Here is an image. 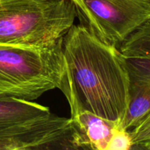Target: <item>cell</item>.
Returning <instances> with one entry per match:
<instances>
[{
	"label": "cell",
	"instance_id": "7",
	"mask_svg": "<svg viewBox=\"0 0 150 150\" xmlns=\"http://www.w3.org/2000/svg\"><path fill=\"white\" fill-rule=\"evenodd\" d=\"M120 50L126 58L150 57V21L130 35Z\"/></svg>",
	"mask_w": 150,
	"mask_h": 150
},
{
	"label": "cell",
	"instance_id": "12",
	"mask_svg": "<svg viewBox=\"0 0 150 150\" xmlns=\"http://www.w3.org/2000/svg\"><path fill=\"white\" fill-rule=\"evenodd\" d=\"M8 1V0H0V2H3V1Z\"/></svg>",
	"mask_w": 150,
	"mask_h": 150
},
{
	"label": "cell",
	"instance_id": "3",
	"mask_svg": "<svg viewBox=\"0 0 150 150\" xmlns=\"http://www.w3.org/2000/svg\"><path fill=\"white\" fill-rule=\"evenodd\" d=\"M63 38L41 47L0 44V96L33 101L59 88Z\"/></svg>",
	"mask_w": 150,
	"mask_h": 150
},
{
	"label": "cell",
	"instance_id": "9",
	"mask_svg": "<svg viewBox=\"0 0 150 150\" xmlns=\"http://www.w3.org/2000/svg\"><path fill=\"white\" fill-rule=\"evenodd\" d=\"M132 146L133 142L130 132L124 127H117L114 129L107 150H130Z\"/></svg>",
	"mask_w": 150,
	"mask_h": 150
},
{
	"label": "cell",
	"instance_id": "2",
	"mask_svg": "<svg viewBox=\"0 0 150 150\" xmlns=\"http://www.w3.org/2000/svg\"><path fill=\"white\" fill-rule=\"evenodd\" d=\"M72 0H8L0 2V44L41 47L64 38L74 24Z\"/></svg>",
	"mask_w": 150,
	"mask_h": 150
},
{
	"label": "cell",
	"instance_id": "6",
	"mask_svg": "<svg viewBox=\"0 0 150 150\" xmlns=\"http://www.w3.org/2000/svg\"><path fill=\"white\" fill-rule=\"evenodd\" d=\"M87 142L89 149L107 150L116 123L89 111H83L70 118Z\"/></svg>",
	"mask_w": 150,
	"mask_h": 150
},
{
	"label": "cell",
	"instance_id": "11",
	"mask_svg": "<svg viewBox=\"0 0 150 150\" xmlns=\"http://www.w3.org/2000/svg\"><path fill=\"white\" fill-rule=\"evenodd\" d=\"M149 127H150V112L144 117V119L141 122V123L139 125L136 126V127H134V128H133L130 130L138 131V130H144V129L149 128Z\"/></svg>",
	"mask_w": 150,
	"mask_h": 150
},
{
	"label": "cell",
	"instance_id": "5",
	"mask_svg": "<svg viewBox=\"0 0 150 150\" xmlns=\"http://www.w3.org/2000/svg\"><path fill=\"white\" fill-rule=\"evenodd\" d=\"M51 114L49 108L33 101L0 96V139L20 125L45 118Z\"/></svg>",
	"mask_w": 150,
	"mask_h": 150
},
{
	"label": "cell",
	"instance_id": "1",
	"mask_svg": "<svg viewBox=\"0 0 150 150\" xmlns=\"http://www.w3.org/2000/svg\"><path fill=\"white\" fill-rule=\"evenodd\" d=\"M59 89L70 105V118L89 111L124 127L130 100L126 57L81 24H73L63 38Z\"/></svg>",
	"mask_w": 150,
	"mask_h": 150
},
{
	"label": "cell",
	"instance_id": "10",
	"mask_svg": "<svg viewBox=\"0 0 150 150\" xmlns=\"http://www.w3.org/2000/svg\"><path fill=\"white\" fill-rule=\"evenodd\" d=\"M133 142L131 149L150 150V127L133 131L129 130Z\"/></svg>",
	"mask_w": 150,
	"mask_h": 150
},
{
	"label": "cell",
	"instance_id": "8",
	"mask_svg": "<svg viewBox=\"0 0 150 150\" xmlns=\"http://www.w3.org/2000/svg\"><path fill=\"white\" fill-rule=\"evenodd\" d=\"M130 80L150 83V57L126 58Z\"/></svg>",
	"mask_w": 150,
	"mask_h": 150
},
{
	"label": "cell",
	"instance_id": "4",
	"mask_svg": "<svg viewBox=\"0 0 150 150\" xmlns=\"http://www.w3.org/2000/svg\"><path fill=\"white\" fill-rule=\"evenodd\" d=\"M80 24L103 42L120 48L150 21V0H72Z\"/></svg>",
	"mask_w": 150,
	"mask_h": 150
}]
</instances>
